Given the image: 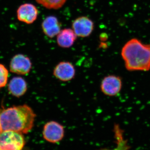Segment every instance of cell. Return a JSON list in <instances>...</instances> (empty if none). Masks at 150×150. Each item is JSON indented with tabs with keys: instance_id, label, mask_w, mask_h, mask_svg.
I'll use <instances>...</instances> for the list:
<instances>
[{
	"instance_id": "obj_2",
	"label": "cell",
	"mask_w": 150,
	"mask_h": 150,
	"mask_svg": "<svg viewBox=\"0 0 150 150\" xmlns=\"http://www.w3.org/2000/svg\"><path fill=\"white\" fill-rule=\"evenodd\" d=\"M121 54L128 71L150 70V44H144L137 39H131L123 46Z\"/></svg>"
},
{
	"instance_id": "obj_10",
	"label": "cell",
	"mask_w": 150,
	"mask_h": 150,
	"mask_svg": "<svg viewBox=\"0 0 150 150\" xmlns=\"http://www.w3.org/2000/svg\"><path fill=\"white\" fill-rule=\"evenodd\" d=\"M42 28L44 34L51 38L57 35L61 30L60 23L54 16L46 17L42 23Z\"/></svg>"
},
{
	"instance_id": "obj_14",
	"label": "cell",
	"mask_w": 150,
	"mask_h": 150,
	"mask_svg": "<svg viewBox=\"0 0 150 150\" xmlns=\"http://www.w3.org/2000/svg\"><path fill=\"white\" fill-rule=\"evenodd\" d=\"M8 71L4 65L0 64V88L5 86L7 83Z\"/></svg>"
},
{
	"instance_id": "obj_3",
	"label": "cell",
	"mask_w": 150,
	"mask_h": 150,
	"mask_svg": "<svg viewBox=\"0 0 150 150\" xmlns=\"http://www.w3.org/2000/svg\"><path fill=\"white\" fill-rule=\"evenodd\" d=\"M25 144L22 133L4 131L0 134V150H21L23 149Z\"/></svg>"
},
{
	"instance_id": "obj_7",
	"label": "cell",
	"mask_w": 150,
	"mask_h": 150,
	"mask_svg": "<svg viewBox=\"0 0 150 150\" xmlns=\"http://www.w3.org/2000/svg\"><path fill=\"white\" fill-rule=\"evenodd\" d=\"M38 14V10L35 6L28 3L21 5L17 11L18 19L28 24L33 23L36 20Z\"/></svg>"
},
{
	"instance_id": "obj_12",
	"label": "cell",
	"mask_w": 150,
	"mask_h": 150,
	"mask_svg": "<svg viewBox=\"0 0 150 150\" xmlns=\"http://www.w3.org/2000/svg\"><path fill=\"white\" fill-rule=\"evenodd\" d=\"M77 36L73 29L66 28L61 30L57 35V43L62 48H69L74 43Z\"/></svg>"
},
{
	"instance_id": "obj_15",
	"label": "cell",
	"mask_w": 150,
	"mask_h": 150,
	"mask_svg": "<svg viewBox=\"0 0 150 150\" xmlns=\"http://www.w3.org/2000/svg\"><path fill=\"white\" fill-rule=\"evenodd\" d=\"M1 109H0V113H1ZM2 129L1 126V122H0V134L2 132Z\"/></svg>"
},
{
	"instance_id": "obj_13",
	"label": "cell",
	"mask_w": 150,
	"mask_h": 150,
	"mask_svg": "<svg viewBox=\"0 0 150 150\" xmlns=\"http://www.w3.org/2000/svg\"><path fill=\"white\" fill-rule=\"evenodd\" d=\"M39 4L48 9H58L63 6L67 0H35Z\"/></svg>"
},
{
	"instance_id": "obj_8",
	"label": "cell",
	"mask_w": 150,
	"mask_h": 150,
	"mask_svg": "<svg viewBox=\"0 0 150 150\" xmlns=\"http://www.w3.org/2000/svg\"><path fill=\"white\" fill-rule=\"evenodd\" d=\"M53 74L60 81H69L74 78L76 70L74 65L69 62H60L54 68Z\"/></svg>"
},
{
	"instance_id": "obj_11",
	"label": "cell",
	"mask_w": 150,
	"mask_h": 150,
	"mask_svg": "<svg viewBox=\"0 0 150 150\" xmlns=\"http://www.w3.org/2000/svg\"><path fill=\"white\" fill-rule=\"evenodd\" d=\"M27 83L23 78L15 77L11 80L8 86L10 93L16 97H20L27 91Z\"/></svg>"
},
{
	"instance_id": "obj_5",
	"label": "cell",
	"mask_w": 150,
	"mask_h": 150,
	"mask_svg": "<svg viewBox=\"0 0 150 150\" xmlns=\"http://www.w3.org/2000/svg\"><path fill=\"white\" fill-rule=\"evenodd\" d=\"M122 87V79L120 76L111 75L108 76L103 79L100 84V89L103 93L108 96L117 95Z\"/></svg>"
},
{
	"instance_id": "obj_9",
	"label": "cell",
	"mask_w": 150,
	"mask_h": 150,
	"mask_svg": "<svg viewBox=\"0 0 150 150\" xmlns=\"http://www.w3.org/2000/svg\"><path fill=\"white\" fill-rule=\"evenodd\" d=\"M72 28L77 36L81 37H88L93 30L94 23L88 18L80 17L74 21Z\"/></svg>"
},
{
	"instance_id": "obj_4",
	"label": "cell",
	"mask_w": 150,
	"mask_h": 150,
	"mask_svg": "<svg viewBox=\"0 0 150 150\" xmlns=\"http://www.w3.org/2000/svg\"><path fill=\"white\" fill-rule=\"evenodd\" d=\"M43 139L49 143L56 144L64 137L65 130L62 124L55 121L47 122L43 126Z\"/></svg>"
},
{
	"instance_id": "obj_6",
	"label": "cell",
	"mask_w": 150,
	"mask_h": 150,
	"mask_svg": "<svg viewBox=\"0 0 150 150\" xmlns=\"http://www.w3.org/2000/svg\"><path fill=\"white\" fill-rule=\"evenodd\" d=\"M32 68L30 59L23 54H18L13 57L10 64L11 72L25 75L30 72Z\"/></svg>"
},
{
	"instance_id": "obj_1",
	"label": "cell",
	"mask_w": 150,
	"mask_h": 150,
	"mask_svg": "<svg viewBox=\"0 0 150 150\" xmlns=\"http://www.w3.org/2000/svg\"><path fill=\"white\" fill-rule=\"evenodd\" d=\"M36 116L32 108L26 104L1 110L0 122L2 131L27 134L33 128Z\"/></svg>"
}]
</instances>
